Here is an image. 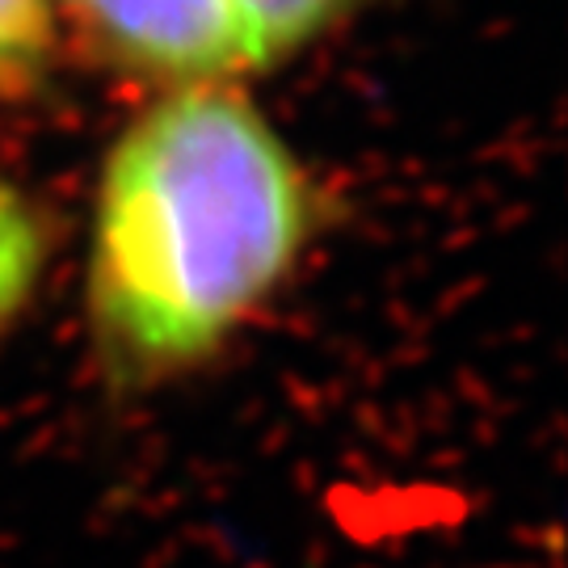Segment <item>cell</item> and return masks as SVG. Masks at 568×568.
Instances as JSON below:
<instances>
[{
  "label": "cell",
  "mask_w": 568,
  "mask_h": 568,
  "mask_svg": "<svg viewBox=\"0 0 568 568\" xmlns=\"http://www.w3.org/2000/svg\"><path fill=\"white\" fill-rule=\"evenodd\" d=\"M325 203L236 84H185L110 143L84 257L102 384L148 396L206 371L295 278Z\"/></svg>",
  "instance_id": "obj_1"
},
{
  "label": "cell",
  "mask_w": 568,
  "mask_h": 568,
  "mask_svg": "<svg viewBox=\"0 0 568 568\" xmlns=\"http://www.w3.org/2000/svg\"><path fill=\"white\" fill-rule=\"evenodd\" d=\"M105 63L131 77L185 84H232L257 72L236 0H55Z\"/></svg>",
  "instance_id": "obj_2"
},
{
  "label": "cell",
  "mask_w": 568,
  "mask_h": 568,
  "mask_svg": "<svg viewBox=\"0 0 568 568\" xmlns=\"http://www.w3.org/2000/svg\"><path fill=\"white\" fill-rule=\"evenodd\" d=\"M51 262V236L39 203L0 178V337L34 304Z\"/></svg>",
  "instance_id": "obj_3"
},
{
  "label": "cell",
  "mask_w": 568,
  "mask_h": 568,
  "mask_svg": "<svg viewBox=\"0 0 568 568\" xmlns=\"http://www.w3.org/2000/svg\"><path fill=\"white\" fill-rule=\"evenodd\" d=\"M358 0H236L253 68H274L321 39Z\"/></svg>",
  "instance_id": "obj_4"
},
{
  "label": "cell",
  "mask_w": 568,
  "mask_h": 568,
  "mask_svg": "<svg viewBox=\"0 0 568 568\" xmlns=\"http://www.w3.org/2000/svg\"><path fill=\"white\" fill-rule=\"evenodd\" d=\"M55 42V0H0V93L39 77Z\"/></svg>",
  "instance_id": "obj_5"
}]
</instances>
